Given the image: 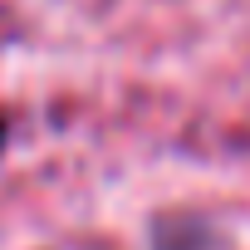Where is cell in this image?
Wrapping results in <instances>:
<instances>
[{"mask_svg": "<svg viewBox=\"0 0 250 250\" xmlns=\"http://www.w3.org/2000/svg\"><path fill=\"white\" fill-rule=\"evenodd\" d=\"M0 147H5V123H0Z\"/></svg>", "mask_w": 250, "mask_h": 250, "instance_id": "cell-1", "label": "cell"}]
</instances>
